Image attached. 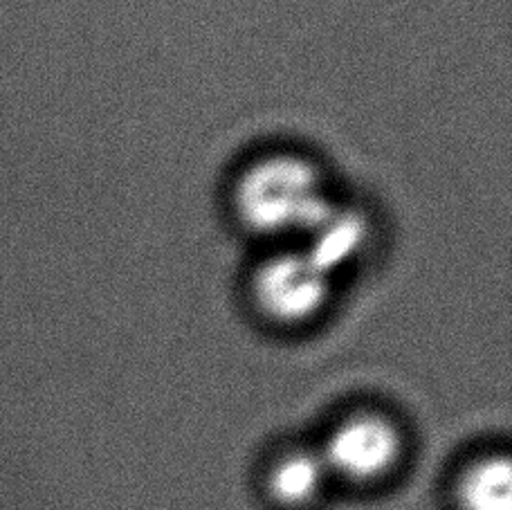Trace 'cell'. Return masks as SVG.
Returning a JSON list of instances; mask_svg holds the SVG:
<instances>
[{
	"label": "cell",
	"instance_id": "1",
	"mask_svg": "<svg viewBox=\"0 0 512 510\" xmlns=\"http://www.w3.org/2000/svg\"><path fill=\"white\" fill-rule=\"evenodd\" d=\"M232 203L245 230L277 239L304 236L331 198L313 162L295 153H272L245 167Z\"/></svg>",
	"mask_w": 512,
	"mask_h": 510
},
{
	"label": "cell",
	"instance_id": "2",
	"mask_svg": "<svg viewBox=\"0 0 512 510\" xmlns=\"http://www.w3.org/2000/svg\"><path fill=\"white\" fill-rule=\"evenodd\" d=\"M250 293L265 320L301 326L313 322L331 302L333 277L304 250H283L256 266Z\"/></svg>",
	"mask_w": 512,
	"mask_h": 510
},
{
	"label": "cell",
	"instance_id": "3",
	"mask_svg": "<svg viewBox=\"0 0 512 510\" xmlns=\"http://www.w3.org/2000/svg\"><path fill=\"white\" fill-rule=\"evenodd\" d=\"M405 450L400 427L378 412H358L328 434L319 452L331 475L353 484H371L398 466Z\"/></svg>",
	"mask_w": 512,
	"mask_h": 510
},
{
	"label": "cell",
	"instance_id": "4",
	"mask_svg": "<svg viewBox=\"0 0 512 510\" xmlns=\"http://www.w3.org/2000/svg\"><path fill=\"white\" fill-rule=\"evenodd\" d=\"M304 250L328 275L342 272L362 259L371 243V223L358 207L331 200L308 227Z\"/></svg>",
	"mask_w": 512,
	"mask_h": 510
},
{
	"label": "cell",
	"instance_id": "5",
	"mask_svg": "<svg viewBox=\"0 0 512 510\" xmlns=\"http://www.w3.org/2000/svg\"><path fill=\"white\" fill-rule=\"evenodd\" d=\"M328 472L322 454L313 450H290L268 470V493L286 508H304L322 495Z\"/></svg>",
	"mask_w": 512,
	"mask_h": 510
},
{
	"label": "cell",
	"instance_id": "6",
	"mask_svg": "<svg viewBox=\"0 0 512 510\" xmlns=\"http://www.w3.org/2000/svg\"><path fill=\"white\" fill-rule=\"evenodd\" d=\"M463 510H512V468L506 454L474 461L459 484Z\"/></svg>",
	"mask_w": 512,
	"mask_h": 510
}]
</instances>
